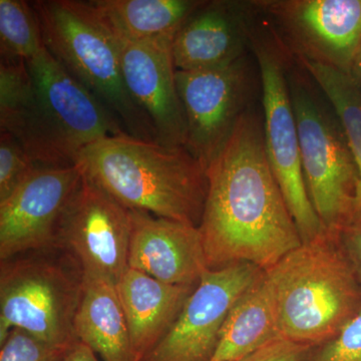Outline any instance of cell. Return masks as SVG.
Instances as JSON below:
<instances>
[{
  "mask_svg": "<svg viewBox=\"0 0 361 361\" xmlns=\"http://www.w3.org/2000/svg\"><path fill=\"white\" fill-rule=\"evenodd\" d=\"M199 229L209 269L250 263L262 270L302 245L266 154L263 123L244 111L206 168Z\"/></svg>",
  "mask_w": 361,
  "mask_h": 361,
  "instance_id": "cell-1",
  "label": "cell"
},
{
  "mask_svg": "<svg viewBox=\"0 0 361 361\" xmlns=\"http://www.w3.org/2000/svg\"><path fill=\"white\" fill-rule=\"evenodd\" d=\"M75 165L128 210L200 226L208 190L206 169L185 147L123 133L90 144Z\"/></svg>",
  "mask_w": 361,
  "mask_h": 361,
  "instance_id": "cell-2",
  "label": "cell"
},
{
  "mask_svg": "<svg viewBox=\"0 0 361 361\" xmlns=\"http://www.w3.org/2000/svg\"><path fill=\"white\" fill-rule=\"evenodd\" d=\"M339 234L325 231L264 270L282 338L314 348L360 312L361 284Z\"/></svg>",
  "mask_w": 361,
  "mask_h": 361,
  "instance_id": "cell-3",
  "label": "cell"
},
{
  "mask_svg": "<svg viewBox=\"0 0 361 361\" xmlns=\"http://www.w3.org/2000/svg\"><path fill=\"white\" fill-rule=\"evenodd\" d=\"M26 65L32 99L20 113L0 122V132L13 135L37 165H75L80 152L92 142L126 133L45 47Z\"/></svg>",
  "mask_w": 361,
  "mask_h": 361,
  "instance_id": "cell-4",
  "label": "cell"
},
{
  "mask_svg": "<svg viewBox=\"0 0 361 361\" xmlns=\"http://www.w3.org/2000/svg\"><path fill=\"white\" fill-rule=\"evenodd\" d=\"M32 4L45 49L59 65L113 114L127 134L157 142L148 116L126 87L123 44L90 1L39 0Z\"/></svg>",
  "mask_w": 361,
  "mask_h": 361,
  "instance_id": "cell-5",
  "label": "cell"
},
{
  "mask_svg": "<svg viewBox=\"0 0 361 361\" xmlns=\"http://www.w3.org/2000/svg\"><path fill=\"white\" fill-rule=\"evenodd\" d=\"M0 262V343L13 329L56 348L77 343L75 319L84 287L78 259L56 244Z\"/></svg>",
  "mask_w": 361,
  "mask_h": 361,
  "instance_id": "cell-6",
  "label": "cell"
},
{
  "mask_svg": "<svg viewBox=\"0 0 361 361\" xmlns=\"http://www.w3.org/2000/svg\"><path fill=\"white\" fill-rule=\"evenodd\" d=\"M288 85L311 203L325 230L339 234L353 222L358 184L353 152L331 104L300 80L288 78Z\"/></svg>",
  "mask_w": 361,
  "mask_h": 361,
  "instance_id": "cell-7",
  "label": "cell"
},
{
  "mask_svg": "<svg viewBox=\"0 0 361 361\" xmlns=\"http://www.w3.org/2000/svg\"><path fill=\"white\" fill-rule=\"evenodd\" d=\"M262 84L263 130L268 161L272 169L302 243L326 231L316 214L304 179L300 142L288 78L277 54L253 44Z\"/></svg>",
  "mask_w": 361,
  "mask_h": 361,
  "instance_id": "cell-8",
  "label": "cell"
},
{
  "mask_svg": "<svg viewBox=\"0 0 361 361\" xmlns=\"http://www.w3.org/2000/svg\"><path fill=\"white\" fill-rule=\"evenodd\" d=\"M130 210L82 175L56 231V244L70 251L84 273L116 284L129 268Z\"/></svg>",
  "mask_w": 361,
  "mask_h": 361,
  "instance_id": "cell-9",
  "label": "cell"
},
{
  "mask_svg": "<svg viewBox=\"0 0 361 361\" xmlns=\"http://www.w3.org/2000/svg\"><path fill=\"white\" fill-rule=\"evenodd\" d=\"M261 271L250 263L206 271L167 334L140 361L212 360L228 313Z\"/></svg>",
  "mask_w": 361,
  "mask_h": 361,
  "instance_id": "cell-10",
  "label": "cell"
},
{
  "mask_svg": "<svg viewBox=\"0 0 361 361\" xmlns=\"http://www.w3.org/2000/svg\"><path fill=\"white\" fill-rule=\"evenodd\" d=\"M176 82L186 120L185 148L206 169L245 111V58L211 70L177 71Z\"/></svg>",
  "mask_w": 361,
  "mask_h": 361,
  "instance_id": "cell-11",
  "label": "cell"
},
{
  "mask_svg": "<svg viewBox=\"0 0 361 361\" xmlns=\"http://www.w3.org/2000/svg\"><path fill=\"white\" fill-rule=\"evenodd\" d=\"M82 178L77 165H37L0 202V261L56 245L59 220Z\"/></svg>",
  "mask_w": 361,
  "mask_h": 361,
  "instance_id": "cell-12",
  "label": "cell"
},
{
  "mask_svg": "<svg viewBox=\"0 0 361 361\" xmlns=\"http://www.w3.org/2000/svg\"><path fill=\"white\" fill-rule=\"evenodd\" d=\"M175 33L123 44V75L130 96L153 126L157 142L164 146L185 147L186 120L172 54Z\"/></svg>",
  "mask_w": 361,
  "mask_h": 361,
  "instance_id": "cell-13",
  "label": "cell"
},
{
  "mask_svg": "<svg viewBox=\"0 0 361 361\" xmlns=\"http://www.w3.org/2000/svg\"><path fill=\"white\" fill-rule=\"evenodd\" d=\"M130 214L129 267L165 283L197 286L209 270L199 227L142 211Z\"/></svg>",
  "mask_w": 361,
  "mask_h": 361,
  "instance_id": "cell-14",
  "label": "cell"
},
{
  "mask_svg": "<svg viewBox=\"0 0 361 361\" xmlns=\"http://www.w3.org/2000/svg\"><path fill=\"white\" fill-rule=\"evenodd\" d=\"M305 42L308 58L348 73L361 44V0H303L276 4ZM305 56V54H303Z\"/></svg>",
  "mask_w": 361,
  "mask_h": 361,
  "instance_id": "cell-15",
  "label": "cell"
},
{
  "mask_svg": "<svg viewBox=\"0 0 361 361\" xmlns=\"http://www.w3.org/2000/svg\"><path fill=\"white\" fill-rule=\"evenodd\" d=\"M245 25L237 4L204 1L176 32L172 42L176 70H211L243 58Z\"/></svg>",
  "mask_w": 361,
  "mask_h": 361,
  "instance_id": "cell-16",
  "label": "cell"
},
{
  "mask_svg": "<svg viewBox=\"0 0 361 361\" xmlns=\"http://www.w3.org/2000/svg\"><path fill=\"white\" fill-rule=\"evenodd\" d=\"M196 286L159 281L128 268L116 283L135 361H140L167 334Z\"/></svg>",
  "mask_w": 361,
  "mask_h": 361,
  "instance_id": "cell-17",
  "label": "cell"
},
{
  "mask_svg": "<svg viewBox=\"0 0 361 361\" xmlns=\"http://www.w3.org/2000/svg\"><path fill=\"white\" fill-rule=\"evenodd\" d=\"M75 332L103 361H135L116 284L106 278L84 273Z\"/></svg>",
  "mask_w": 361,
  "mask_h": 361,
  "instance_id": "cell-18",
  "label": "cell"
},
{
  "mask_svg": "<svg viewBox=\"0 0 361 361\" xmlns=\"http://www.w3.org/2000/svg\"><path fill=\"white\" fill-rule=\"evenodd\" d=\"M282 338L264 270L228 313L211 361H232Z\"/></svg>",
  "mask_w": 361,
  "mask_h": 361,
  "instance_id": "cell-19",
  "label": "cell"
},
{
  "mask_svg": "<svg viewBox=\"0 0 361 361\" xmlns=\"http://www.w3.org/2000/svg\"><path fill=\"white\" fill-rule=\"evenodd\" d=\"M204 1L197 0H94L102 20L123 44L175 33Z\"/></svg>",
  "mask_w": 361,
  "mask_h": 361,
  "instance_id": "cell-20",
  "label": "cell"
},
{
  "mask_svg": "<svg viewBox=\"0 0 361 361\" xmlns=\"http://www.w3.org/2000/svg\"><path fill=\"white\" fill-rule=\"evenodd\" d=\"M300 59L305 71L331 104L348 137L358 171V184L350 225H361V92L350 75L336 66L303 54Z\"/></svg>",
  "mask_w": 361,
  "mask_h": 361,
  "instance_id": "cell-21",
  "label": "cell"
},
{
  "mask_svg": "<svg viewBox=\"0 0 361 361\" xmlns=\"http://www.w3.org/2000/svg\"><path fill=\"white\" fill-rule=\"evenodd\" d=\"M42 49V30L32 2L0 0L1 61H28Z\"/></svg>",
  "mask_w": 361,
  "mask_h": 361,
  "instance_id": "cell-22",
  "label": "cell"
},
{
  "mask_svg": "<svg viewBox=\"0 0 361 361\" xmlns=\"http://www.w3.org/2000/svg\"><path fill=\"white\" fill-rule=\"evenodd\" d=\"M32 92L26 61H0V122L20 113Z\"/></svg>",
  "mask_w": 361,
  "mask_h": 361,
  "instance_id": "cell-23",
  "label": "cell"
},
{
  "mask_svg": "<svg viewBox=\"0 0 361 361\" xmlns=\"http://www.w3.org/2000/svg\"><path fill=\"white\" fill-rule=\"evenodd\" d=\"M37 166L13 135L0 132V202L8 198Z\"/></svg>",
  "mask_w": 361,
  "mask_h": 361,
  "instance_id": "cell-24",
  "label": "cell"
},
{
  "mask_svg": "<svg viewBox=\"0 0 361 361\" xmlns=\"http://www.w3.org/2000/svg\"><path fill=\"white\" fill-rule=\"evenodd\" d=\"M71 348H56L13 329L0 343V361H65Z\"/></svg>",
  "mask_w": 361,
  "mask_h": 361,
  "instance_id": "cell-25",
  "label": "cell"
},
{
  "mask_svg": "<svg viewBox=\"0 0 361 361\" xmlns=\"http://www.w3.org/2000/svg\"><path fill=\"white\" fill-rule=\"evenodd\" d=\"M305 361H361V310L334 338L312 348Z\"/></svg>",
  "mask_w": 361,
  "mask_h": 361,
  "instance_id": "cell-26",
  "label": "cell"
},
{
  "mask_svg": "<svg viewBox=\"0 0 361 361\" xmlns=\"http://www.w3.org/2000/svg\"><path fill=\"white\" fill-rule=\"evenodd\" d=\"M311 349V346L278 338L243 357L232 361H305Z\"/></svg>",
  "mask_w": 361,
  "mask_h": 361,
  "instance_id": "cell-27",
  "label": "cell"
},
{
  "mask_svg": "<svg viewBox=\"0 0 361 361\" xmlns=\"http://www.w3.org/2000/svg\"><path fill=\"white\" fill-rule=\"evenodd\" d=\"M341 243L361 284V225H349L339 234Z\"/></svg>",
  "mask_w": 361,
  "mask_h": 361,
  "instance_id": "cell-28",
  "label": "cell"
},
{
  "mask_svg": "<svg viewBox=\"0 0 361 361\" xmlns=\"http://www.w3.org/2000/svg\"><path fill=\"white\" fill-rule=\"evenodd\" d=\"M65 361H99L94 351L82 342L73 344L66 355Z\"/></svg>",
  "mask_w": 361,
  "mask_h": 361,
  "instance_id": "cell-29",
  "label": "cell"
},
{
  "mask_svg": "<svg viewBox=\"0 0 361 361\" xmlns=\"http://www.w3.org/2000/svg\"><path fill=\"white\" fill-rule=\"evenodd\" d=\"M348 75L353 78V82L361 92V44L360 49L356 52L355 58L353 59V65L350 66Z\"/></svg>",
  "mask_w": 361,
  "mask_h": 361,
  "instance_id": "cell-30",
  "label": "cell"
}]
</instances>
